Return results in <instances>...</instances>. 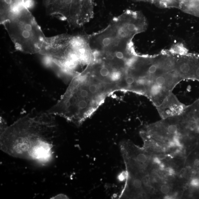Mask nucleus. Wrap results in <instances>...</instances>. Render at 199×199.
I'll return each instance as SVG.
<instances>
[{"mask_svg":"<svg viewBox=\"0 0 199 199\" xmlns=\"http://www.w3.org/2000/svg\"><path fill=\"white\" fill-rule=\"evenodd\" d=\"M153 160L154 162L158 164L159 165L160 164L162 163L161 160H160V159L159 158H158V157H154V158Z\"/></svg>","mask_w":199,"mask_h":199,"instance_id":"obj_14","label":"nucleus"},{"mask_svg":"<svg viewBox=\"0 0 199 199\" xmlns=\"http://www.w3.org/2000/svg\"><path fill=\"white\" fill-rule=\"evenodd\" d=\"M147 2L162 8H176L187 13L199 5V0H132Z\"/></svg>","mask_w":199,"mask_h":199,"instance_id":"obj_9","label":"nucleus"},{"mask_svg":"<svg viewBox=\"0 0 199 199\" xmlns=\"http://www.w3.org/2000/svg\"><path fill=\"white\" fill-rule=\"evenodd\" d=\"M1 24L16 49L26 54H40L46 37L26 5Z\"/></svg>","mask_w":199,"mask_h":199,"instance_id":"obj_5","label":"nucleus"},{"mask_svg":"<svg viewBox=\"0 0 199 199\" xmlns=\"http://www.w3.org/2000/svg\"><path fill=\"white\" fill-rule=\"evenodd\" d=\"M167 129L168 132L170 134H177V126L176 125L171 124L169 125Z\"/></svg>","mask_w":199,"mask_h":199,"instance_id":"obj_11","label":"nucleus"},{"mask_svg":"<svg viewBox=\"0 0 199 199\" xmlns=\"http://www.w3.org/2000/svg\"><path fill=\"white\" fill-rule=\"evenodd\" d=\"M161 191L164 194H167L169 192L170 188L166 185H163L160 188Z\"/></svg>","mask_w":199,"mask_h":199,"instance_id":"obj_12","label":"nucleus"},{"mask_svg":"<svg viewBox=\"0 0 199 199\" xmlns=\"http://www.w3.org/2000/svg\"><path fill=\"white\" fill-rule=\"evenodd\" d=\"M190 184L192 186L195 187H199V178H194L191 181Z\"/></svg>","mask_w":199,"mask_h":199,"instance_id":"obj_13","label":"nucleus"},{"mask_svg":"<svg viewBox=\"0 0 199 199\" xmlns=\"http://www.w3.org/2000/svg\"><path fill=\"white\" fill-rule=\"evenodd\" d=\"M94 58L86 70L113 93L121 90L134 49L125 51H93Z\"/></svg>","mask_w":199,"mask_h":199,"instance_id":"obj_6","label":"nucleus"},{"mask_svg":"<svg viewBox=\"0 0 199 199\" xmlns=\"http://www.w3.org/2000/svg\"><path fill=\"white\" fill-rule=\"evenodd\" d=\"M195 165L196 166H198L199 165V160L196 159L195 160L194 162Z\"/></svg>","mask_w":199,"mask_h":199,"instance_id":"obj_17","label":"nucleus"},{"mask_svg":"<svg viewBox=\"0 0 199 199\" xmlns=\"http://www.w3.org/2000/svg\"><path fill=\"white\" fill-rule=\"evenodd\" d=\"M111 93L105 85L85 69L73 78L59 100L47 112L80 126Z\"/></svg>","mask_w":199,"mask_h":199,"instance_id":"obj_2","label":"nucleus"},{"mask_svg":"<svg viewBox=\"0 0 199 199\" xmlns=\"http://www.w3.org/2000/svg\"><path fill=\"white\" fill-rule=\"evenodd\" d=\"M47 13L79 28L90 22L94 16L93 0H43Z\"/></svg>","mask_w":199,"mask_h":199,"instance_id":"obj_7","label":"nucleus"},{"mask_svg":"<svg viewBox=\"0 0 199 199\" xmlns=\"http://www.w3.org/2000/svg\"><path fill=\"white\" fill-rule=\"evenodd\" d=\"M159 167L160 169L161 170H164V164L161 163V164H159Z\"/></svg>","mask_w":199,"mask_h":199,"instance_id":"obj_16","label":"nucleus"},{"mask_svg":"<svg viewBox=\"0 0 199 199\" xmlns=\"http://www.w3.org/2000/svg\"><path fill=\"white\" fill-rule=\"evenodd\" d=\"M57 132L54 115L33 111L0 130V149L13 157L46 165L54 157Z\"/></svg>","mask_w":199,"mask_h":199,"instance_id":"obj_1","label":"nucleus"},{"mask_svg":"<svg viewBox=\"0 0 199 199\" xmlns=\"http://www.w3.org/2000/svg\"><path fill=\"white\" fill-rule=\"evenodd\" d=\"M41 55L49 58L66 75L73 78L93 59L89 35L63 34L46 37Z\"/></svg>","mask_w":199,"mask_h":199,"instance_id":"obj_3","label":"nucleus"},{"mask_svg":"<svg viewBox=\"0 0 199 199\" xmlns=\"http://www.w3.org/2000/svg\"><path fill=\"white\" fill-rule=\"evenodd\" d=\"M186 107L185 105L178 101L172 93L165 99L160 105L156 107L160 114L163 117L180 115Z\"/></svg>","mask_w":199,"mask_h":199,"instance_id":"obj_8","label":"nucleus"},{"mask_svg":"<svg viewBox=\"0 0 199 199\" xmlns=\"http://www.w3.org/2000/svg\"><path fill=\"white\" fill-rule=\"evenodd\" d=\"M167 171H168V173L170 175H172L175 174V171H174V170L172 168H168Z\"/></svg>","mask_w":199,"mask_h":199,"instance_id":"obj_15","label":"nucleus"},{"mask_svg":"<svg viewBox=\"0 0 199 199\" xmlns=\"http://www.w3.org/2000/svg\"><path fill=\"white\" fill-rule=\"evenodd\" d=\"M146 20L140 12L128 10L114 17L105 28L89 35L93 51H125L134 49L135 35L145 30Z\"/></svg>","mask_w":199,"mask_h":199,"instance_id":"obj_4","label":"nucleus"},{"mask_svg":"<svg viewBox=\"0 0 199 199\" xmlns=\"http://www.w3.org/2000/svg\"><path fill=\"white\" fill-rule=\"evenodd\" d=\"M136 160L142 163H145L147 160V156L143 153H140L136 156Z\"/></svg>","mask_w":199,"mask_h":199,"instance_id":"obj_10","label":"nucleus"}]
</instances>
